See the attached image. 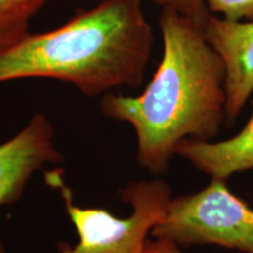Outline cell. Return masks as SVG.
<instances>
[{
	"mask_svg": "<svg viewBox=\"0 0 253 253\" xmlns=\"http://www.w3.org/2000/svg\"><path fill=\"white\" fill-rule=\"evenodd\" d=\"M211 14L230 21L253 20V0H205Z\"/></svg>",
	"mask_w": 253,
	"mask_h": 253,
	"instance_id": "cell-9",
	"label": "cell"
},
{
	"mask_svg": "<svg viewBox=\"0 0 253 253\" xmlns=\"http://www.w3.org/2000/svg\"><path fill=\"white\" fill-rule=\"evenodd\" d=\"M158 24L163 55L143 93L100 101L102 115L132 126L136 161L153 175L168 171L183 141L212 140L226 121L225 65L204 28L170 8Z\"/></svg>",
	"mask_w": 253,
	"mask_h": 253,
	"instance_id": "cell-1",
	"label": "cell"
},
{
	"mask_svg": "<svg viewBox=\"0 0 253 253\" xmlns=\"http://www.w3.org/2000/svg\"><path fill=\"white\" fill-rule=\"evenodd\" d=\"M49 0H0V52L30 34L31 21Z\"/></svg>",
	"mask_w": 253,
	"mask_h": 253,
	"instance_id": "cell-8",
	"label": "cell"
},
{
	"mask_svg": "<svg viewBox=\"0 0 253 253\" xmlns=\"http://www.w3.org/2000/svg\"><path fill=\"white\" fill-rule=\"evenodd\" d=\"M149 1L161 6L162 8L173 9L177 13L191 19L203 28L211 15L205 0H149Z\"/></svg>",
	"mask_w": 253,
	"mask_h": 253,
	"instance_id": "cell-10",
	"label": "cell"
},
{
	"mask_svg": "<svg viewBox=\"0 0 253 253\" xmlns=\"http://www.w3.org/2000/svg\"><path fill=\"white\" fill-rule=\"evenodd\" d=\"M54 137L53 123L38 113L17 135L0 144V207L18 202L34 173L63 160Z\"/></svg>",
	"mask_w": 253,
	"mask_h": 253,
	"instance_id": "cell-5",
	"label": "cell"
},
{
	"mask_svg": "<svg viewBox=\"0 0 253 253\" xmlns=\"http://www.w3.org/2000/svg\"><path fill=\"white\" fill-rule=\"evenodd\" d=\"M176 155L185 158L211 178L227 181L236 173L253 170V100L252 110L244 128L233 137L220 142L185 140Z\"/></svg>",
	"mask_w": 253,
	"mask_h": 253,
	"instance_id": "cell-7",
	"label": "cell"
},
{
	"mask_svg": "<svg viewBox=\"0 0 253 253\" xmlns=\"http://www.w3.org/2000/svg\"><path fill=\"white\" fill-rule=\"evenodd\" d=\"M204 34L225 65L226 121L238 118L253 94V20L209 17Z\"/></svg>",
	"mask_w": 253,
	"mask_h": 253,
	"instance_id": "cell-6",
	"label": "cell"
},
{
	"mask_svg": "<svg viewBox=\"0 0 253 253\" xmlns=\"http://www.w3.org/2000/svg\"><path fill=\"white\" fill-rule=\"evenodd\" d=\"M144 253H184L179 246L166 239H148Z\"/></svg>",
	"mask_w": 253,
	"mask_h": 253,
	"instance_id": "cell-11",
	"label": "cell"
},
{
	"mask_svg": "<svg viewBox=\"0 0 253 253\" xmlns=\"http://www.w3.org/2000/svg\"><path fill=\"white\" fill-rule=\"evenodd\" d=\"M154 32L142 0H102L67 23L27 34L0 52V84L31 78L68 82L87 97L143 82Z\"/></svg>",
	"mask_w": 253,
	"mask_h": 253,
	"instance_id": "cell-2",
	"label": "cell"
},
{
	"mask_svg": "<svg viewBox=\"0 0 253 253\" xmlns=\"http://www.w3.org/2000/svg\"><path fill=\"white\" fill-rule=\"evenodd\" d=\"M150 236L179 248L219 245L253 253V209L230 191L226 181L211 178L201 191L170 199Z\"/></svg>",
	"mask_w": 253,
	"mask_h": 253,
	"instance_id": "cell-4",
	"label": "cell"
},
{
	"mask_svg": "<svg viewBox=\"0 0 253 253\" xmlns=\"http://www.w3.org/2000/svg\"><path fill=\"white\" fill-rule=\"evenodd\" d=\"M63 170L45 173L46 183L56 190L78 235V243H59V253H144L151 231L162 220L172 192L163 179L136 181L121 191V199L131 207V213L118 217L104 208H84L75 204L73 191L66 184ZM0 253H8L0 242Z\"/></svg>",
	"mask_w": 253,
	"mask_h": 253,
	"instance_id": "cell-3",
	"label": "cell"
}]
</instances>
